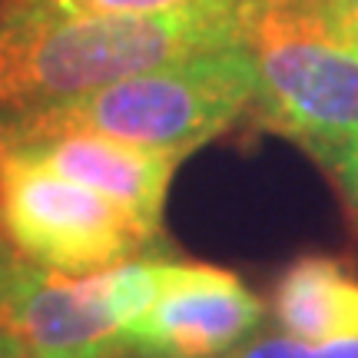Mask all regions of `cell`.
Masks as SVG:
<instances>
[{
  "label": "cell",
  "mask_w": 358,
  "mask_h": 358,
  "mask_svg": "<svg viewBox=\"0 0 358 358\" xmlns=\"http://www.w3.org/2000/svg\"><path fill=\"white\" fill-rule=\"evenodd\" d=\"M262 302L243 279L206 262H166L163 289L127 332L136 358H219L259 332Z\"/></svg>",
  "instance_id": "obj_6"
},
{
  "label": "cell",
  "mask_w": 358,
  "mask_h": 358,
  "mask_svg": "<svg viewBox=\"0 0 358 358\" xmlns=\"http://www.w3.org/2000/svg\"><path fill=\"white\" fill-rule=\"evenodd\" d=\"M0 358H17V355H13V352H7V348L0 345Z\"/></svg>",
  "instance_id": "obj_14"
},
{
  "label": "cell",
  "mask_w": 358,
  "mask_h": 358,
  "mask_svg": "<svg viewBox=\"0 0 358 358\" xmlns=\"http://www.w3.org/2000/svg\"><path fill=\"white\" fill-rule=\"evenodd\" d=\"M282 332L325 345L358 338V275L332 256H302L275 285Z\"/></svg>",
  "instance_id": "obj_8"
},
{
  "label": "cell",
  "mask_w": 358,
  "mask_h": 358,
  "mask_svg": "<svg viewBox=\"0 0 358 358\" xmlns=\"http://www.w3.org/2000/svg\"><path fill=\"white\" fill-rule=\"evenodd\" d=\"M352 43H355V47H358V37H352Z\"/></svg>",
  "instance_id": "obj_15"
},
{
  "label": "cell",
  "mask_w": 358,
  "mask_h": 358,
  "mask_svg": "<svg viewBox=\"0 0 358 358\" xmlns=\"http://www.w3.org/2000/svg\"><path fill=\"white\" fill-rule=\"evenodd\" d=\"M0 232L34 266L64 275L103 272L153 243L127 209L24 146H0Z\"/></svg>",
  "instance_id": "obj_4"
},
{
  "label": "cell",
  "mask_w": 358,
  "mask_h": 358,
  "mask_svg": "<svg viewBox=\"0 0 358 358\" xmlns=\"http://www.w3.org/2000/svg\"><path fill=\"white\" fill-rule=\"evenodd\" d=\"M345 40L358 37V0H299Z\"/></svg>",
  "instance_id": "obj_11"
},
{
  "label": "cell",
  "mask_w": 358,
  "mask_h": 358,
  "mask_svg": "<svg viewBox=\"0 0 358 358\" xmlns=\"http://www.w3.org/2000/svg\"><path fill=\"white\" fill-rule=\"evenodd\" d=\"M13 252H17V249H13V245L7 243V236H3V232H0V279H3V268L10 266Z\"/></svg>",
  "instance_id": "obj_13"
},
{
  "label": "cell",
  "mask_w": 358,
  "mask_h": 358,
  "mask_svg": "<svg viewBox=\"0 0 358 358\" xmlns=\"http://www.w3.org/2000/svg\"><path fill=\"white\" fill-rule=\"evenodd\" d=\"M219 358H358V338L312 345L285 332H256Z\"/></svg>",
  "instance_id": "obj_10"
},
{
  "label": "cell",
  "mask_w": 358,
  "mask_h": 358,
  "mask_svg": "<svg viewBox=\"0 0 358 358\" xmlns=\"http://www.w3.org/2000/svg\"><path fill=\"white\" fill-rule=\"evenodd\" d=\"M0 3H3V0H0Z\"/></svg>",
  "instance_id": "obj_16"
},
{
  "label": "cell",
  "mask_w": 358,
  "mask_h": 358,
  "mask_svg": "<svg viewBox=\"0 0 358 358\" xmlns=\"http://www.w3.org/2000/svg\"><path fill=\"white\" fill-rule=\"evenodd\" d=\"M17 10L37 13H70V17H140V13H173L192 7H245L262 0H3Z\"/></svg>",
  "instance_id": "obj_9"
},
{
  "label": "cell",
  "mask_w": 358,
  "mask_h": 358,
  "mask_svg": "<svg viewBox=\"0 0 358 358\" xmlns=\"http://www.w3.org/2000/svg\"><path fill=\"white\" fill-rule=\"evenodd\" d=\"M249 50L256 60L252 113L329 166L358 140V47L299 0L259 7Z\"/></svg>",
  "instance_id": "obj_3"
},
{
  "label": "cell",
  "mask_w": 358,
  "mask_h": 358,
  "mask_svg": "<svg viewBox=\"0 0 358 358\" xmlns=\"http://www.w3.org/2000/svg\"><path fill=\"white\" fill-rule=\"evenodd\" d=\"M24 150L40 156L47 166L64 173L66 179H77L100 196L113 199L150 239L159 236L163 203H166L169 179L179 166V156L96 136V133H60L37 143H24Z\"/></svg>",
  "instance_id": "obj_7"
},
{
  "label": "cell",
  "mask_w": 358,
  "mask_h": 358,
  "mask_svg": "<svg viewBox=\"0 0 358 358\" xmlns=\"http://www.w3.org/2000/svg\"><path fill=\"white\" fill-rule=\"evenodd\" d=\"M329 169H332L335 179H338V186L345 192L348 209H352V216H355V222H358V140L348 143L345 150L329 163Z\"/></svg>",
  "instance_id": "obj_12"
},
{
  "label": "cell",
  "mask_w": 358,
  "mask_h": 358,
  "mask_svg": "<svg viewBox=\"0 0 358 358\" xmlns=\"http://www.w3.org/2000/svg\"><path fill=\"white\" fill-rule=\"evenodd\" d=\"M262 3L140 17H70L0 3V116L243 43Z\"/></svg>",
  "instance_id": "obj_1"
},
{
  "label": "cell",
  "mask_w": 358,
  "mask_h": 358,
  "mask_svg": "<svg viewBox=\"0 0 358 358\" xmlns=\"http://www.w3.org/2000/svg\"><path fill=\"white\" fill-rule=\"evenodd\" d=\"M0 345L17 358H129L100 272L64 275L20 252L0 279Z\"/></svg>",
  "instance_id": "obj_5"
},
{
  "label": "cell",
  "mask_w": 358,
  "mask_h": 358,
  "mask_svg": "<svg viewBox=\"0 0 358 358\" xmlns=\"http://www.w3.org/2000/svg\"><path fill=\"white\" fill-rule=\"evenodd\" d=\"M252 96L256 60L249 40H243L47 106L3 113L0 146H24L60 133H96L182 159L252 110Z\"/></svg>",
  "instance_id": "obj_2"
}]
</instances>
